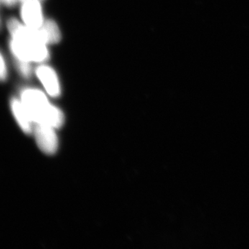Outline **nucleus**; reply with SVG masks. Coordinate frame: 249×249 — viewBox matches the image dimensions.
I'll return each mask as SVG.
<instances>
[{"mask_svg": "<svg viewBox=\"0 0 249 249\" xmlns=\"http://www.w3.org/2000/svg\"><path fill=\"white\" fill-rule=\"evenodd\" d=\"M20 100L34 124H48L54 128H58L63 124L62 111L51 105L45 93L40 90L32 88L23 89Z\"/></svg>", "mask_w": 249, "mask_h": 249, "instance_id": "nucleus-1", "label": "nucleus"}, {"mask_svg": "<svg viewBox=\"0 0 249 249\" xmlns=\"http://www.w3.org/2000/svg\"><path fill=\"white\" fill-rule=\"evenodd\" d=\"M47 45L38 41L12 37L9 43L10 49L16 60L30 63L43 62L49 58Z\"/></svg>", "mask_w": 249, "mask_h": 249, "instance_id": "nucleus-2", "label": "nucleus"}, {"mask_svg": "<svg viewBox=\"0 0 249 249\" xmlns=\"http://www.w3.org/2000/svg\"><path fill=\"white\" fill-rule=\"evenodd\" d=\"M54 129V127L48 124H34V132L37 145L47 155L55 153L58 148V138Z\"/></svg>", "mask_w": 249, "mask_h": 249, "instance_id": "nucleus-3", "label": "nucleus"}, {"mask_svg": "<svg viewBox=\"0 0 249 249\" xmlns=\"http://www.w3.org/2000/svg\"><path fill=\"white\" fill-rule=\"evenodd\" d=\"M21 16L24 24L34 29L40 28L45 20L39 0H26L23 1L21 7Z\"/></svg>", "mask_w": 249, "mask_h": 249, "instance_id": "nucleus-4", "label": "nucleus"}, {"mask_svg": "<svg viewBox=\"0 0 249 249\" xmlns=\"http://www.w3.org/2000/svg\"><path fill=\"white\" fill-rule=\"evenodd\" d=\"M36 73L49 95L52 97H57L60 95V83L53 69L42 65L37 67Z\"/></svg>", "mask_w": 249, "mask_h": 249, "instance_id": "nucleus-5", "label": "nucleus"}, {"mask_svg": "<svg viewBox=\"0 0 249 249\" xmlns=\"http://www.w3.org/2000/svg\"><path fill=\"white\" fill-rule=\"evenodd\" d=\"M11 107L15 119L21 129L25 133H31V132L34 131L35 124L21 100L16 98H12L11 101Z\"/></svg>", "mask_w": 249, "mask_h": 249, "instance_id": "nucleus-6", "label": "nucleus"}, {"mask_svg": "<svg viewBox=\"0 0 249 249\" xmlns=\"http://www.w3.org/2000/svg\"><path fill=\"white\" fill-rule=\"evenodd\" d=\"M41 28L45 33L48 45L58 43L61 39V32H60L58 24L52 19L45 20L43 24L41 26Z\"/></svg>", "mask_w": 249, "mask_h": 249, "instance_id": "nucleus-7", "label": "nucleus"}, {"mask_svg": "<svg viewBox=\"0 0 249 249\" xmlns=\"http://www.w3.org/2000/svg\"><path fill=\"white\" fill-rule=\"evenodd\" d=\"M16 67L18 71L24 78H29L31 75V67L30 62L16 60Z\"/></svg>", "mask_w": 249, "mask_h": 249, "instance_id": "nucleus-8", "label": "nucleus"}, {"mask_svg": "<svg viewBox=\"0 0 249 249\" xmlns=\"http://www.w3.org/2000/svg\"><path fill=\"white\" fill-rule=\"evenodd\" d=\"M7 66L4 56L0 52V81H4L7 78Z\"/></svg>", "mask_w": 249, "mask_h": 249, "instance_id": "nucleus-9", "label": "nucleus"}, {"mask_svg": "<svg viewBox=\"0 0 249 249\" xmlns=\"http://www.w3.org/2000/svg\"><path fill=\"white\" fill-rule=\"evenodd\" d=\"M18 0H1V2L8 6H13L16 4Z\"/></svg>", "mask_w": 249, "mask_h": 249, "instance_id": "nucleus-10", "label": "nucleus"}, {"mask_svg": "<svg viewBox=\"0 0 249 249\" xmlns=\"http://www.w3.org/2000/svg\"><path fill=\"white\" fill-rule=\"evenodd\" d=\"M18 1H26V0H18Z\"/></svg>", "mask_w": 249, "mask_h": 249, "instance_id": "nucleus-11", "label": "nucleus"}, {"mask_svg": "<svg viewBox=\"0 0 249 249\" xmlns=\"http://www.w3.org/2000/svg\"><path fill=\"white\" fill-rule=\"evenodd\" d=\"M0 28H1V20H0Z\"/></svg>", "mask_w": 249, "mask_h": 249, "instance_id": "nucleus-12", "label": "nucleus"}, {"mask_svg": "<svg viewBox=\"0 0 249 249\" xmlns=\"http://www.w3.org/2000/svg\"><path fill=\"white\" fill-rule=\"evenodd\" d=\"M1 0H0V2H1Z\"/></svg>", "mask_w": 249, "mask_h": 249, "instance_id": "nucleus-13", "label": "nucleus"}]
</instances>
